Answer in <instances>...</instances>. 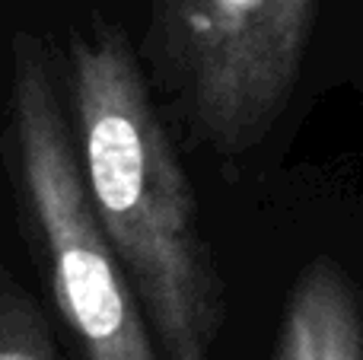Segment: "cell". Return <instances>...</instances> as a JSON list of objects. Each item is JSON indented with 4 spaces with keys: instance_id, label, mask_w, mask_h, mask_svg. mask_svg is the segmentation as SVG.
<instances>
[{
    "instance_id": "cell-3",
    "label": "cell",
    "mask_w": 363,
    "mask_h": 360,
    "mask_svg": "<svg viewBox=\"0 0 363 360\" xmlns=\"http://www.w3.org/2000/svg\"><path fill=\"white\" fill-rule=\"evenodd\" d=\"M313 23L315 0H153L150 55L191 131L239 157L281 118Z\"/></svg>"
},
{
    "instance_id": "cell-4",
    "label": "cell",
    "mask_w": 363,
    "mask_h": 360,
    "mask_svg": "<svg viewBox=\"0 0 363 360\" xmlns=\"http://www.w3.org/2000/svg\"><path fill=\"white\" fill-rule=\"evenodd\" d=\"M274 360H363V303L332 259L300 271L284 306Z\"/></svg>"
},
{
    "instance_id": "cell-5",
    "label": "cell",
    "mask_w": 363,
    "mask_h": 360,
    "mask_svg": "<svg viewBox=\"0 0 363 360\" xmlns=\"http://www.w3.org/2000/svg\"><path fill=\"white\" fill-rule=\"evenodd\" d=\"M0 360H64L38 300L0 255Z\"/></svg>"
},
{
    "instance_id": "cell-1",
    "label": "cell",
    "mask_w": 363,
    "mask_h": 360,
    "mask_svg": "<svg viewBox=\"0 0 363 360\" xmlns=\"http://www.w3.org/2000/svg\"><path fill=\"white\" fill-rule=\"evenodd\" d=\"M70 112L83 179L153 332L160 360H211L226 291L198 201L121 26L93 13L70 42Z\"/></svg>"
},
{
    "instance_id": "cell-2",
    "label": "cell",
    "mask_w": 363,
    "mask_h": 360,
    "mask_svg": "<svg viewBox=\"0 0 363 360\" xmlns=\"http://www.w3.org/2000/svg\"><path fill=\"white\" fill-rule=\"evenodd\" d=\"M6 166L55 310L83 360H160L153 332L83 179L48 45L13 35Z\"/></svg>"
}]
</instances>
